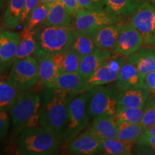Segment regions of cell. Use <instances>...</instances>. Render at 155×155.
<instances>
[{"instance_id":"1","label":"cell","mask_w":155,"mask_h":155,"mask_svg":"<svg viewBox=\"0 0 155 155\" xmlns=\"http://www.w3.org/2000/svg\"><path fill=\"white\" fill-rule=\"evenodd\" d=\"M74 96L53 87L45 88L43 93L39 124L53 131L61 141L66 126L70 102Z\"/></svg>"},{"instance_id":"2","label":"cell","mask_w":155,"mask_h":155,"mask_svg":"<svg viewBox=\"0 0 155 155\" xmlns=\"http://www.w3.org/2000/svg\"><path fill=\"white\" fill-rule=\"evenodd\" d=\"M60 141L52 131L42 126H34L21 132L17 150L22 155H51L59 150Z\"/></svg>"},{"instance_id":"3","label":"cell","mask_w":155,"mask_h":155,"mask_svg":"<svg viewBox=\"0 0 155 155\" xmlns=\"http://www.w3.org/2000/svg\"><path fill=\"white\" fill-rule=\"evenodd\" d=\"M73 27L45 26L36 29V47L33 55L37 58L63 53L71 47Z\"/></svg>"},{"instance_id":"4","label":"cell","mask_w":155,"mask_h":155,"mask_svg":"<svg viewBox=\"0 0 155 155\" xmlns=\"http://www.w3.org/2000/svg\"><path fill=\"white\" fill-rule=\"evenodd\" d=\"M42 100L34 91H21L10 108V118L14 130L22 131L27 128L38 126Z\"/></svg>"},{"instance_id":"5","label":"cell","mask_w":155,"mask_h":155,"mask_svg":"<svg viewBox=\"0 0 155 155\" xmlns=\"http://www.w3.org/2000/svg\"><path fill=\"white\" fill-rule=\"evenodd\" d=\"M90 91H86L71 99L68 106L67 123L62 140L70 143L89 125L90 118L87 113V104Z\"/></svg>"},{"instance_id":"6","label":"cell","mask_w":155,"mask_h":155,"mask_svg":"<svg viewBox=\"0 0 155 155\" xmlns=\"http://www.w3.org/2000/svg\"><path fill=\"white\" fill-rule=\"evenodd\" d=\"M7 81L19 91L33 88L39 81L38 61L31 55L15 60Z\"/></svg>"},{"instance_id":"7","label":"cell","mask_w":155,"mask_h":155,"mask_svg":"<svg viewBox=\"0 0 155 155\" xmlns=\"http://www.w3.org/2000/svg\"><path fill=\"white\" fill-rule=\"evenodd\" d=\"M90 91L87 113L90 119L101 116H114L117 110L118 93L114 89L105 86H96Z\"/></svg>"},{"instance_id":"8","label":"cell","mask_w":155,"mask_h":155,"mask_svg":"<svg viewBox=\"0 0 155 155\" xmlns=\"http://www.w3.org/2000/svg\"><path fill=\"white\" fill-rule=\"evenodd\" d=\"M118 18L105 9H79L75 14L73 30L81 33L92 34L107 25L116 24Z\"/></svg>"},{"instance_id":"9","label":"cell","mask_w":155,"mask_h":155,"mask_svg":"<svg viewBox=\"0 0 155 155\" xmlns=\"http://www.w3.org/2000/svg\"><path fill=\"white\" fill-rule=\"evenodd\" d=\"M129 23L142 36L144 42L155 46V6L149 1L139 3L131 15Z\"/></svg>"},{"instance_id":"10","label":"cell","mask_w":155,"mask_h":155,"mask_svg":"<svg viewBox=\"0 0 155 155\" xmlns=\"http://www.w3.org/2000/svg\"><path fill=\"white\" fill-rule=\"evenodd\" d=\"M125 61V57L121 56L118 58L112 57L104 62L94 74L86 80V91L94 87L115 82Z\"/></svg>"},{"instance_id":"11","label":"cell","mask_w":155,"mask_h":155,"mask_svg":"<svg viewBox=\"0 0 155 155\" xmlns=\"http://www.w3.org/2000/svg\"><path fill=\"white\" fill-rule=\"evenodd\" d=\"M144 40L141 34L129 22L119 25V35L114 51L127 57L142 46Z\"/></svg>"},{"instance_id":"12","label":"cell","mask_w":155,"mask_h":155,"mask_svg":"<svg viewBox=\"0 0 155 155\" xmlns=\"http://www.w3.org/2000/svg\"><path fill=\"white\" fill-rule=\"evenodd\" d=\"M69 154L77 155H91L102 153L101 139L91 132L86 131L78 135L68 146Z\"/></svg>"},{"instance_id":"13","label":"cell","mask_w":155,"mask_h":155,"mask_svg":"<svg viewBox=\"0 0 155 155\" xmlns=\"http://www.w3.org/2000/svg\"><path fill=\"white\" fill-rule=\"evenodd\" d=\"M127 60L135 65L139 76L144 81L147 73L155 71V48L141 47L135 53L127 56Z\"/></svg>"},{"instance_id":"14","label":"cell","mask_w":155,"mask_h":155,"mask_svg":"<svg viewBox=\"0 0 155 155\" xmlns=\"http://www.w3.org/2000/svg\"><path fill=\"white\" fill-rule=\"evenodd\" d=\"M115 82L116 88L119 92L127 89L145 86L144 81L139 76L137 68L127 60H126L121 66Z\"/></svg>"},{"instance_id":"15","label":"cell","mask_w":155,"mask_h":155,"mask_svg":"<svg viewBox=\"0 0 155 155\" xmlns=\"http://www.w3.org/2000/svg\"><path fill=\"white\" fill-rule=\"evenodd\" d=\"M20 35L12 30H6L0 34V60L5 68L12 65L18 48Z\"/></svg>"},{"instance_id":"16","label":"cell","mask_w":155,"mask_h":155,"mask_svg":"<svg viewBox=\"0 0 155 155\" xmlns=\"http://www.w3.org/2000/svg\"><path fill=\"white\" fill-rule=\"evenodd\" d=\"M112 56L111 50L98 48L94 53L81 58L78 73L86 80L94 74L104 62L109 60Z\"/></svg>"},{"instance_id":"17","label":"cell","mask_w":155,"mask_h":155,"mask_svg":"<svg viewBox=\"0 0 155 155\" xmlns=\"http://www.w3.org/2000/svg\"><path fill=\"white\" fill-rule=\"evenodd\" d=\"M49 87L64 91L75 96L86 91V79L78 72L61 73L52 86Z\"/></svg>"},{"instance_id":"18","label":"cell","mask_w":155,"mask_h":155,"mask_svg":"<svg viewBox=\"0 0 155 155\" xmlns=\"http://www.w3.org/2000/svg\"><path fill=\"white\" fill-rule=\"evenodd\" d=\"M150 91L146 86L134 88L118 93L117 106L141 108L147 102Z\"/></svg>"},{"instance_id":"19","label":"cell","mask_w":155,"mask_h":155,"mask_svg":"<svg viewBox=\"0 0 155 155\" xmlns=\"http://www.w3.org/2000/svg\"><path fill=\"white\" fill-rule=\"evenodd\" d=\"M96 47L105 50H115L119 35V25L104 27L91 34Z\"/></svg>"},{"instance_id":"20","label":"cell","mask_w":155,"mask_h":155,"mask_svg":"<svg viewBox=\"0 0 155 155\" xmlns=\"http://www.w3.org/2000/svg\"><path fill=\"white\" fill-rule=\"evenodd\" d=\"M72 16L63 2L58 0L50 5L44 25L53 27H70L71 26Z\"/></svg>"},{"instance_id":"21","label":"cell","mask_w":155,"mask_h":155,"mask_svg":"<svg viewBox=\"0 0 155 155\" xmlns=\"http://www.w3.org/2000/svg\"><path fill=\"white\" fill-rule=\"evenodd\" d=\"M39 82L42 86L49 87L61 74L59 68L52 59L51 55L38 58Z\"/></svg>"},{"instance_id":"22","label":"cell","mask_w":155,"mask_h":155,"mask_svg":"<svg viewBox=\"0 0 155 155\" xmlns=\"http://www.w3.org/2000/svg\"><path fill=\"white\" fill-rule=\"evenodd\" d=\"M89 131L101 139H115L117 134V124L114 116H101L94 119Z\"/></svg>"},{"instance_id":"23","label":"cell","mask_w":155,"mask_h":155,"mask_svg":"<svg viewBox=\"0 0 155 155\" xmlns=\"http://www.w3.org/2000/svg\"><path fill=\"white\" fill-rule=\"evenodd\" d=\"M52 59L59 68L61 73H77L81 58L73 48L70 47L63 53L55 54Z\"/></svg>"},{"instance_id":"24","label":"cell","mask_w":155,"mask_h":155,"mask_svg":"<svg viewBox=\"0 0 155 155\" xmlns=\"http://www.w3.org/2000/svg\"><path fill=\"white\" fill-rule=\"evenodd\" d=\"M139 3V0H104L106 10L117 18L131 15Z\"/></svg>"},{"instance_id":"25","label":"cell","mask_w":155,"mask_h":155,"mask_svg":"<svg viewBox=\"0 0 155 155\" xmlns=\"http://www.w3.org/2000/svg\"><path fill=\"white\" fill-rule=\"evenodd\" d=\"M26 0H9L3 19V25L7 29H15L21 22Z\"/></svg>"},{"instance_id":"26","label":"cell","mask_w":155,"mask_h":155,"mask_svg":"<svg viewBox=\"0 0 155 155\" xmlns=\"http://www.w3.org/2000/svg\"><path fill=\"white\" fill-rule=\"evenodd\" d=\"M71 48H73L81 58L94 53L98 49L93 40L91 34L81 33L74 30Z\"/></svg>"},{"instance_id":"27","label":"cell","mask_w":155,"mask_h":155,"mask_svg":"<svg viewBox=\"0 0 155 155\" xmlns=\"http://www.w3.org/2000/svg\"><path fill=\"white\" fill-rule=\"evenodd\" d=\"M117 134L116 139L130 144H136L145 129L139 124H129L126 122H116Z\"/></svg>"},{"instance_id":"28","label":"cell","mask_w":155,"mask_h":155,"mask_svg":"<svg viewBox=\"0 0 155 155\" xmlns=\"http://www.w3.org/2000/svg\"><path fill=\"white\" fill-rule=\"evenodd\" d=\"M102 153L108 155H130L134 152L133 144L118 139H101Z\"/></svg>"},{"instance_id":"29","label":"cell","mask_w":155,"mask_h":155,"mask_svg":"<svg viewBox=\"0 0 155 155\" xmlns=\"http://www.w3.org/2000/svg\"><path fill=\"white\" fill-rule=\"evenodd\" d=\"M35 32L36 30L22 31L20 35V41L15 54V60L28 57L34 54L36 47Z\"/></svg>"},{"instance_id":"30","label":"cell","mask_w":155,"mask_h":155,"mask_svg":"<svg viewBox=\"0 0 155 155\" xmlns=\"http://www.w3.org/2000/svg\"><path fill=\"white\" fill-rule=\"evenodd\" d=\"M149 106L145 105L141 108H127L117 106V110L114 116L116 122H126L129 124H139L145 110Z\"/></svg>"},{"instance_id":"31","label":"cell","mask_w":155,"mask_h":155,"mask_svg":"<svg viewBox=\"0 0 155 155\" xmlns=\"http://www.w3.org/2000/svg\"><path fill=\"white\" fill-rule=\"evenodd\" d=\"M50 5L40 3L29 15L25 23L24 30L25 31H33L36 30L40 25L44 23L47 17Z\"/></svg>"},{"instance_id":"32","label":"cell","mask_w":155,"mask_h":155,"mask_svg":"<svg viewBox=\"0 0 155 155\" xmlns=\"http://www.w3.org/2000/svg\"><path fill=\"white\" fill-rule=\"evenodd\" d=\"M19 92L8 81L0 80V111L9 109Z\"/></svg>"},{"instance_id":"33","label":"cell","mask_w":155,"mask_h":155,"mask_svg":"<svg viewBox=\"0 0 155 155\" xmlns=\"http://www.w3.org/2000/svg\"><path fill=\"white\" fill-rule=\"evenodd\" d=\"M155 124V100L153 101V102L150 105H149V107L147 108L145 110L144 114H143L142 118H141L139 124L142 126L144 129H147L148 127L154 124Z\"/></svg>"},{"instance_id":"34","label":"cell","mask_w":155,"mask_h":155,"mask_svg":"<svg viewBox=\"0 0 155 155\" xmlns=\"http://www.w3.org/2000/svg\"><path fill=\"white\" fill-rule=\"evenodd\" d=\"M7 111H0V140L7 135L9 128V116Z\"/></svg>"},{"instance_id":"35","label":"cell","mask_w":155,"mask_h":155,"mask_svg":"<svg viewBox=\"0 0 155 155\" xmlns=\"http://www.w3.org/2000/svg\"><path fill=\"white\" fill-rule=\"evenodd\" d=\"M80 9H104V0H78Z\"/></svg>"},{"instance_id":"36","label":"cell","mask_w":155,"mask_h":155,"mask_svg":"<svg viewBox=\"0 0 155 155\" xmlns=\"http://www.w3.org/2000/svg\"><path fill=\"white\" fill-rule=\"evenodd\" d=\"M40 3V0H26L24 10L22 12V17H21V22L25 23L32 11L37 6H38Z\"/></svg>"},{"instance_id":"37","label":"cell","mask_w":155,"mask_h":155,"mask_svg":"<svg viewBox=\"0 0 155 155\" xmlns=\"http://www.w3.org/2000/svg\"><path fill=\"white\" fill-rule=\"evenodd\" d=\"M134 152L137 154L155 155V145L136 144L134 147Z\"/></svg>"},{"instance_id":"38","label":"cell","mask_w":155,"mask_h":155,"mask_svg":"<svg viewBox=\"0 0 155 155\" xmlns=\"http://www.w3.org/2000/svg\"><path fill=\"white\" fill-rule=\"evenodd\" d=\"M144 83L145 86L150 92H155V71H151L145 75Z\"/></svg>"},{"instance_id":"39","label":"cell","mask_w":155,"mask_h":155,"mask_svg":"<svg viewBox=\"0 0 155 155\" xmlns=\"http://www.w3.org/2000/svg\"><path fill=\"white\" fill-rule=\"evenodd\" d=\"M71 15H75L77 11L80 9L78 0H61Z\"/></svg>"},{"instance_id":"40","label":"cell","mask_w":155,"mask_h":155,"mask_svg":"<svg viewBox=\"0 0 155 155\" xmlns=\"http://www.w3.org/2000/svg\"><path fill=\"white\" fill-rule=\"evenodd\" d=\"M136 144L140 145H155V136L145 135L144 134L141 135Z\"/></svg>"},{"instance_id":"41","label":"cell","mask_w":155,"mask_h":155,"mask_svg":"<svg viewBox=\"0 0 155 155\" xmlns=\"http://www.w3.org/2000/svg\"><path fill=\"white\" fill-rule=\"evenodd\" d=\"M143 134L145 135L155 136V124L145 129V131H144V133Z\"/></svg>"},{"instance_id":"42","label":"cell","mask_w":155,"mask_h":155,"mask_svg":"<svg viewBox=\"0 0 155 155\" xmlns=\"http://www.w3.org/2000/svg\"><path fill=\"white\" fill-rule=\"evenodd\" d=\"M56 1H58V0H40V3L49 4V5H51V4L55 2Z\"/></svg>"},{"instance_id":"43","label":"cell","mask_w":155,"mask_h":155,"mask_svg":"<svg viewBox=\"0 0 155 155\" xmlns=\"http://www.w3.org/2000/svg\"><path fill=\"white\" fill-rule=\"evenodd\" d=\"M7 0H0V9L2 8V7L5 5L6 2H7Z\"/></svg>"},{"instance_id":"44","label":"cell","mask_w":155,"mask_h":155,"mask_svg":"<svg viewBox=\"0 0 155 155\" xmlns=\"http://www.w3.org/2000/svg\"><path fill=\"white\" fill-rule=\"evenodd\" d=\"M5 66H4L1 60H0V72H1V71H4V70H5Z\"/></svg>"},{"instance_id":"45","label":"cell","mask_w":155,"mask_h":155,"mask_svg":"<svg viewBox=\"0 0 155 155\" xmlns=\"http://www.w3.org/2000/svg\"><path fill=\"white\" fill-rule=\"evenodd\" d=\"M150 2L155 6V0H150Z\"/></svg>"},{"instance_id":"46","label":"cell","mask_w":155,"mask_h":155,"mask_svg":"<svg viewBox=\"0 0 155 155\" xmlns=\"http://www.w3.org/2000/svg\"><path fill=\"white\" fill-rule=\"evenodd\" d=\"M0 34H1V31H0Z\"/></svg>"},{"instance_id":"47","label":"cell","mask_w":155,"mask_h":155,"mask_svg":"<svg viewBox=\"0 0 155 155\" xmlns=\"http://www.w3.org/2000/svg\"><path fill=\"white\" fill-rule=\"evenodd\" d=\"M154 94H155V92H154Z\"/></svg>"},{"instance_id":"48","label":"cell","mask_w":155,"mask_h":155,"mask_svg":"<svg viewBox=\"0 0 155 155\" xmlns=\"http://www.w3.org/2000/svg\"><path fill=\"white\" fill-rule=\"evenodd\" d=\"M154 47H155V46H154Z\"/></svg>"}]
</instances>
